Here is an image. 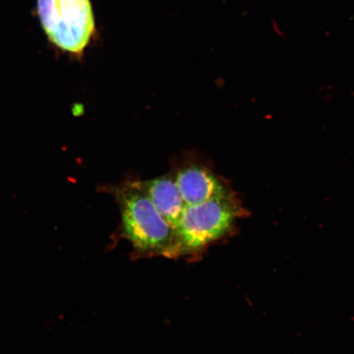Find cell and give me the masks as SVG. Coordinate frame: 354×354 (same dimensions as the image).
Wrapping results in <instances>:
<instances>
[{
    "instance_id": "obj_1",
    "label": "cell",
    "mask_w": 354,
    "mask_h": 354,
    "mask_svg": "<svg viewBox=\"0 0 354 354\" xmlns=\"http://www.w3.org/2000/svg\"><path fill=\"white\" fill-rule=\"evenodd\" d=\"M123 236L140 257L180 258L175 230L136 184L119 194Z\"/></svg>"
},
{
    "instance_id": "obj_2",
    "label": "cell",
    "mask_w": 354,
    "mask_h": 354,
    "mask_svg": "<svg viewBox=\"0 0 354 354\" xmlns=\"http://www.w3.org/2000/svg\"><path fill=\"white\" fill-rule=\"evenodd\" d=\"M242 209L231 194L187 205L174 230L180 257L196 258L231 232Z\"/></svg>"
},
{
    "instance_id": "obj_3",
    "label": "cell",
    "mask_w": 354,
    "mask_h": 354,
    "mask_svg": "<svg viewBox=\"0 0 354 354\" xmlns=\"http://www.w3.org/2000/svg\"><path fill=\"white\" fill-rule=\"evenodd\" d=\"M44 32L62 50L81 55L95 32L91 0H37Z\"/></svg>"
},
{
    "instance_id": "obj_4",
    "label": "cell",
    "mask_w": 354,
    "mask_h": 354,
    "mask_svg": "<svg viewBox=\"0 0 354 354\" xmlns=\"http://www.w3.org/2000/svg\"><path fill=\"white\" fill-rule=\"evenodd\" d=\"M175 180L187 205H198L230 193L215 175L201 167L183 168Z\"/></svg>"
},
{
    "instance_id": "obj_5",
    "label": "cell",
    "mask_w": 354,
    "mask_h": 354,
    "mask_svg": "<svg viewBox=\"0 0 354 354\" xmlns=\"http://www.w3.org/2000/svg\"><path fill=\"white\" fill-rule=\"evenodd\" d=\"M136 185L151 201L163 218L175 228L187 207L176 180L163 176Z\"/></svg>"
}]
</instances>
